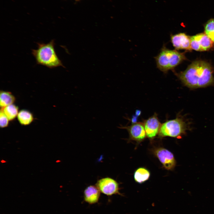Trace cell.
<instances>
[{"mask_svg": "<svg viewBox=\"0 0 214 214\" xmlns=\"http://www.w3.org/2000/svg\"><path fill=\"white\" fill-rule=\"evenodd\" d=\"M177 75L183 84L190 89L204 88L214 84L212 67L204 61L193 62L185 70Z\"/></svg>", "mask_w": 214, "mask_h": 214, "instance_id": "1", "label": "cell"}, {"mask_svg": "<svg viewBox=\"0 0 214 214\" xmlns=\"http://www.w3.org/2000/svg\"><path fill=\"white\" fill-rule=\"evenodd\" d=\"M37 48L32 49V53L37 64L51 69L59 66L64 67L55 51L54 40L47 43H37Z\"/></svg>", "mask_w": 214, "mask_h": 214, "instance_id": "2", "label": "cell"}, {"mask_svg": "<svg viewBox=\"0 0 214 214\" xmlns=\"http://www.w3.org/2000/svg\"><path fill=\"white\" fill-rule=\"evenodd\" d=\"M155 58L157 68L166 73L180 64L185 59V57L183 53L169 49L164 45Z\"/></svg>", "mask_w": 214, "mask_h": 214, "instance_id": "3", "label": "cell"}, {"mask_svg": "<svg viewBox=\"0 0 214 214\" xmlns=\"http://www.w3.org/2000/svg\"><path fill=\"white\" fill-rule=\"evenodd\" d=\"M187 124L181 117L167 120L162 124L158 133L160 137L169 136L178 138L186 133Z\"/></svg>", "mask_w": 214, "mask_h": 214, "instance_id": "4", "label": "cell"}, {"mask_svg": "<svg viewBox=\"0 0 214 214\" xmlns=\"http://www.w3.org/2000/svg\"><path fill=\"white\" fill-rule=\"evenodd\" d=\"M95 185L101 193L108 196L118 194L123 195L119 192L118 183L113 178L106 177L97 180Z\"/></svg>", "mask_w": 214, "mask_h": 214, "instance_id": "5", "label": "cell"}, {"mask_svg": "<svg viewBox=\"0 0 214 214\" xmlns=\"http://www.w3.org/2000/svg\"><path fill=\"white\" fill-rule=\"evenodd\" d=\"M192 49L198 51L210 50L213 46V42L205 33H201L191 37Z\"/></svg>", "mask_w": 214, "mask_h": 214, "instance_id": "6", "label": "cell"}, {"mask_svg": "<svg viewBox=\"0 0 214 214\" xmlns=\"http://www.w3.org/2000/svg\"><path fill=\"white\" fill-rule=\"evenodd\" d=\"M154 152L165 169L172 170L174 169L176 161L171 152L165 148L160 147L155 149Z\"/></svg>", "mask_w": 214, "mask_h": 214, "instance_id": "7", "label": "cell"}, {"mask_svg": "<svg viewBox=\"0 0 214 214\" xmlns=\"http://www.w3.org/2000/svg\"><path fill=\"white\" fill-rule=\"evenodd\" d=\"M119 128L127 130L129 134V140L140 142L144 140L147 136L143 123L141 122H137L129 126H122Z\"/></svg>", "mask_w": 214, "mask_h": 214, "instance_id": "8", "label": "cell"}, {"mask_svg": "<svg viewBox=\"0 0 214 214\" xmlns=\"http://www.w3.org/2000/svg\"><path fill=\"white\" fill-rule=\"evenodd\" d=\"M146 136L150 139L155 138L158 133L161 125L156 113L143 123Z\"/></svg>", "mask_w": 214, "mask_h": 214, "instance_id": "9", "label": "cell"}, {"mask_svg": "<svg viewBox=\"0 0 214 214\" xmlns=\"http://www.w3.org/2000/svg\"><path fill=\"white\" fill-rule=\"evenodd\" d=\"M171 42L176 50H192L191 46V37L183 33L170 35Z\"/></svg>", "mask_w": 214, "mask_h": 214, "instance_id": "10", "label": "cell"}, {"mask_svg": "<svg viewBox=\"0 0 214 214\" xmlns=\"http://www.w3.org/2000/svg\"><path fill=\"white\" fill-rule=\"evenodd\" d=\"M100 193L95 185H89L87 186L84 190V201L89 204H95L99 202Z\"/></svg>", "mask_w": 214, "mask_h": 214, "instance_id": "11", "label": "cell"}, {"mask_svg": "<svg viewBox=\"0 0 214 214\" xmlns=\"http://www.w3.org/2000/svg\"><path fill=\"white\" fill-rule=\"evenodd\" d=\"M150 176L149 171L145 168L140 167L135 171L134 178L135 181L142 183L148 180Z\"/></svg>", "mask_w": 214, "mask_h": 214, "instance_id": "12", "label": "cell"}, {"mask_svg": "<svg viewBox=\"0 0 214 214\" xmlns=\"http://www.w3.org/2000/svg\"><path fill=\"white\" fill-rule=\"evenodd\" d=\"M17 117L19 123L24 125H29L32 122L34 119L32 113L25 109L20 111Z\"/></svg>", "mask_w": 214, "mask_h": 214, "instance_id": "13", "label": "cell"}, {"mask_svg": "<svg viewBox=\"0 0 214 214\" xmlns=\"http://www.w3.org/2000/svg\"><path fill=\"white\" fill-rule=\"evenodd\" d=\"M15 100V98L10 92L1 91L0 94V106L3 108L9 105L12 104Z\"/></svg>", "mask_w": 214, "mask_h": 214, "instance_id": "14", "label": "cell"}, {"mask_svg": "<svg viewBox=\"0 0 214 214\" xmlns=\"http://www.w3.org/2000/svg\"><path fill=\"white\" fill-rule=\"evenodd\" d=\"M1 109L9 121L15 119L17 116L19 112L18 107L13 104L2 108Z\"/></svg>", "mask_w": 214, "mask_h": 214, "instance_id": "15", "label": "cell"}, {"mask_svg": "<svg viewBox=\"0 0 214 214\" xmlns=\"http://www.w3.org/2000/svg\"><path fill=\"white\" fill-rule=\"evenodd\" d=\"M205 33L214 44V18L209 20L204 26Z\"/></svg>", "mask_w": 214, "mask_h": 214, "instance_id": "16", "label": "cell"}, {"mask_svg": "<svg viewBox=\"0 0 214 214\" xmlns=\"http://www.w3.org/2000/svg\"><path fill=\"white\" fill-rule=\"evenodd\" d=\"M9 120L1 109L0 112V126L1 128L7 127Z\"/></svg>", "mask_w": 214, "mask_h": 214, "instance_id": "17", "label": "cell"}, {"mask_svg": "<svg viewBox=\"0 0 214 214\" xmlns=\"http://www.w3.org/2000/svg\"><path fill=\"white\" fill-rule=\"evenodd\" d=\"M138 117L136 115H133L131 119V121L132 124H133L137 122Z\"/></svg>", "mask_w": 214, "mask_h": 214, "instance_id": "18", "label": "cell"}, {"mask_svg": "<svg viewBox=\"0 0 214 214\" xmlns=\"http://www.w3.org/2000/svg\"><path fill=\"white\" fill-rule=\"evenodd\" d=\"M141 111L140 110H136L135 112V115L138 117L141 115Z\"/></svg>", "mask_w": 214, "mask_h": 214, "instance_id": "19", "label": "cell"}, {"mask_svg": "<svg viewBox=\"0 0 214 214\" xmlns=\"http://www.w3.org/2000/svg\"><path fill=\"white\" fill-rule=\"evenodd\" d=\"M74 0L76 1H81V0Z\"/></svg>", "mask_w": 214, "mask_h": 214, "instance_id": "20", "label": "cell"}]
</instances>
